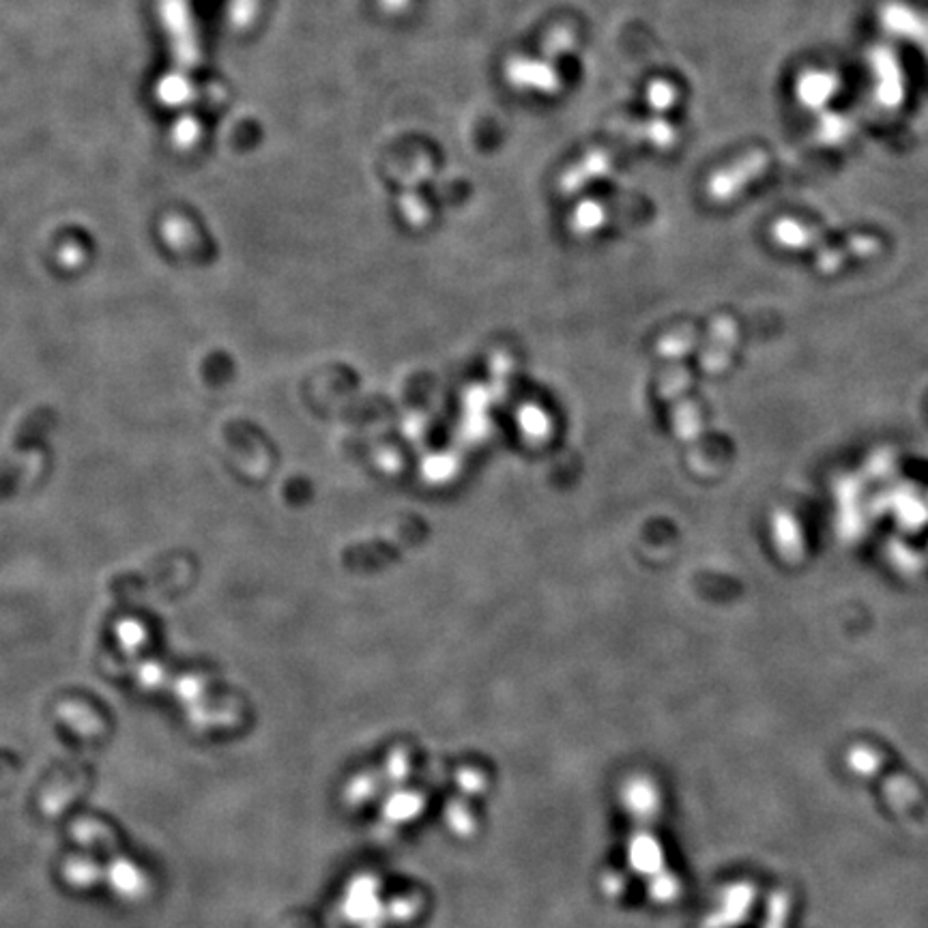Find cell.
I'll return each instance as SVG.
<instances>
[{
    "instance_id": "3957f363",
    "label": "cell",
    "mask_w": 928,
    "mask_h": 928,
    "mask_svg": "<svg viewBox=\"0 0 928 928\" xmlns=\"http://www.w3.org/2000/svg\"><path fill=\"white\" fill-rule=\"evenodd\" d=\"M757 902V888L752 881H736L727 886L708 918L699 928H738L748 920Z\"/></svg>"
},
{
    "instance_id": "6da1fadb",
    "label": "cell",
    "mask_w": 928,
    "mask_h": 928,
    "mask_svg": "<svg viewBox=\"0 0 928 928\" xmlns=\"http://www.w3.org/2000/svg\"><path fill=\"white\" fill-rule=\"evenodd\" d=\"M658 793L650 782L634 789V836H632V865L650 886L651 897L660 902H671L680 897V881L667 867L660 838L655 835Z\"/></svg>"
},
{
    "instance_id": "7a4b0ae2",
    "label": "cell",
    "mask_w": 928,
    "mask_h": 928,
    "mask_svg": "<svg viewBox=\"0 0 928 928\" xmlns=\"http://www.w3.org/2000/svg\"><path fill=\"white\" fill-rule=\"evenodd\" d=\"M847 766L851 772L877 782L886 800L895 806L898 812L911 815L922 804V793L918 784L911 778L892 770L886 757L870 743H853L847 750Z\"/></svg>"
}]
</instances>
